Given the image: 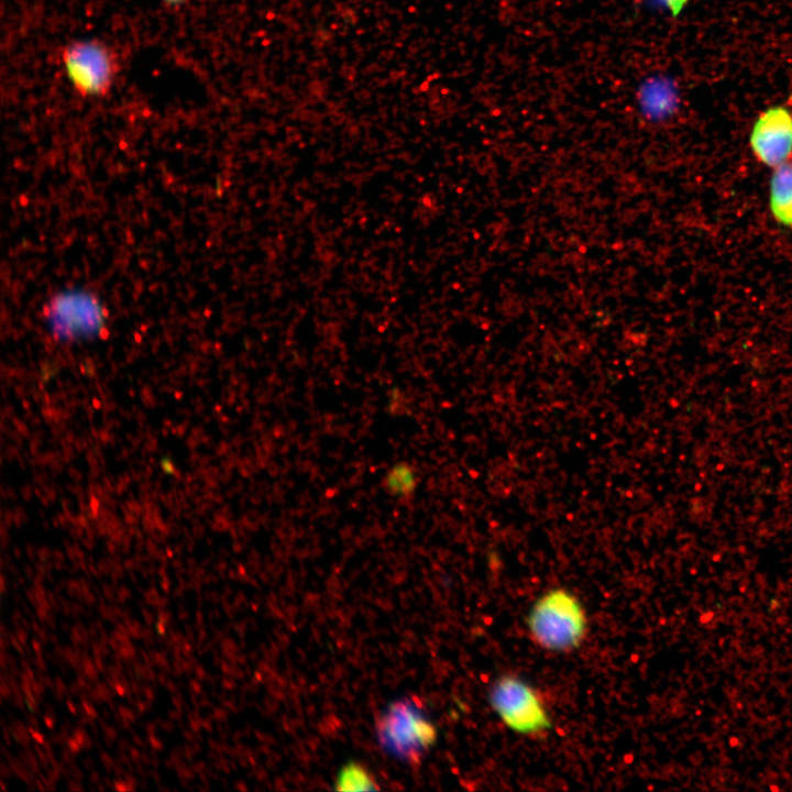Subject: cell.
I'll return each mask as SVG.
<instances>
[{"instance_id":"obj_1","label":"cell","mask_w":792,"mask_h":792,"mask_svg":"<svg viewBox=\"0 0 792 792\" xmlns=\"http://www.w3.org/2000/svg\"><path fill=\"white\" fill-rule=\"evenodd\" d=\"M586 614L579 598L565 588L542 594L529 610L527 627L541 648L565 652L580 646L586 634Z\"/></svg>"},{"instance_id":"obj_2","label":"cell","mask_w":792,"mask_h":792,"mask_svg":"<svg viewBox=\"0 0 792 792\" xmlns=\"http://www.w3.org/2000/svg\"><path fill=\"white\" fill-rule=\"evenodd\" d=\"M380 745L407 763H418L437 740L435 724L411 698L387 706L376 722Z\"/></svg>"},{"instance_id":"obj_3","label":"cell","mask_w":792,"mask_h":792,"mask_svg":"<svg viewBox=\"0 0 792 792\" xmlns=\"http://www.w3.org/2000/svg\"><path fill=\"white\" fill-rule=\"evenodd\" d=\"M51 336L62 343L96 338L106 326V312L95 294L69 288L55 294L45 309Z\"/></svg>"},{"instance_id":"obj_4","label":"cell","mask_w":792,"mask_h":792,"mask_svg":"<svg viewBox=\"0 0 792 792\" xmlns=\"http://www.w3.org/2000/svg\"><path fill=\"white\" fill-rule=\"evenodd\" d=\"M490 703L502 722L522 735H539L551 728L550 716L537 691L522 679L507 674L491 688Z\"/></svg>"},{"instance_id":"obj_5","label":"cell","mask_w":792,"mask_h":792,"mask_svg":"<svg viewBox=\"0 0 792 792\" xmlns=\"http://www.w3.org/2000/svg\"><path fill=\"white\" fill-rule=\"evenodd\" d=\"M749 147L756 160L771 169L792 158V111L784 105L759 113L749 133Z\"/></svg>"},{"instance_id":"obj_6","label":"cell","mask_w":792,"mask_h":792,"mask_svg":"<svg viewBox=\"0 0 792 792\" xmlns=\"http://www.w3.org/2000/svg\"><path fill=\"white\" fill-rule=\"evenodd\" d=\"M68 76L82 94H103L110 86L114 65L110 53L97 42H79L70 45L64 54Z\"/></svg>"},{"instance_id":"obj_7","label":"cell","mask_w":792,"mask_h":792,"mask_svg":"<svg viewBox=\"0 0 792 792\" xmlns=\"http://www.w3.org/2000/svg\"><path fill=\"white\" fill-rule=\"evenodd\" d=\"M768 207L776 223L792 230V160L772 168Z\"/></svg>"},{"instance_id":"obj_8","label":"cell","mask_w":792,"mask_h":792,"mask_svg":"<svg viewBox=\"0 0 792 792\" xmlns=\"http://www.w3.org/2000/svg\"><path fill=\"white\" fill-rule=\"evenodd\" d=\"M638 102L641 114L653 122L668 119L674 109V99L670 87L664 80L657 78L641 85L638 91Z\"/></svg>"},{"instance_id":"obj_9","label":"cell","mask_w":792,"mask_h":792,"mask_svg":"<svg viewBox=\"0 0 792 792\" xmlns=\"http://www.w3.org/2000/svg\"><path fill=\"white\" fill-rule=\"evenodd\" d=\"M417 474L407 462L393 465L384 477V486L388 494L397 498L411 496L417 487Z\"/></svg>"},{"instance_id":"obj_10","label":"cell","mask_w":792,"mask_h":792,"mask_svg":"<svg viewBox=\"0 0 792 792\" xmlns=\"http://www.w3.org/2000/svg\"><path fill=\"white\" fill-rule=\"evenodd\" d=\"M378 787L370 771L359 762L346 763L337 778L336 789L343 791L376 790Z\"/></svg>"},{"instance_id":"obj_11","label":"cell","mask_w":792,"mask_h":792,"mask_svg":"<svg viewBox=\"0 0 792 792\" xmlns=\"http://www.w3.org/2000/svg\"><path fill=\"white\" fill-rule=\"evenodd\" d=\"M658 4L668 9L672 16H678L688 4L689 0H654Z\"/></svg>"},{"instance_id":"obj_12","label":"cell","mask_w":792,"mask_h":792,"mask_svg":"<svg viewBox=\"0 0 792 792\" xmlns=\"http://www.w3.org/2000/svg\"><path fill=\"white\" fill-rule=\"evenodd\" d=\"M169 1H173V2H179V1H183V0H169Z\"/></svg>"}]
</instances>
